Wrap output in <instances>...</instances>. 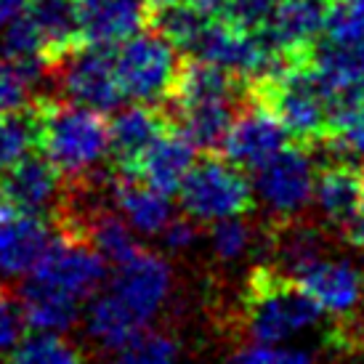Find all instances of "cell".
Here are the masks:
<instances>
[{
  "label": "cell",
  "instance_id": "obj_5",
  "mask_svg": "<svg viewBox=\"0 0 364 364\" xmlns=\"http://www.w3.org/2000/svg\"><path fill=\"white\" fill-rule=\"evenodd\" d=\"M176 46L160 32H139L114 46V70L125 99L154 104L168 99L181 61Z\"/></svg>",
  "mask_w": 364,
  "mask_h": 364
},
{
  "label": "cell",
  "instance_id": "obj_15",
  "mask_svg": "<svg viewBox=\"0 0 364 364\" xmlns=\"http://www.w3.org/2000/svg\"><path fill=\"white\" fill-rule=\"evenodd\" d=\"M82 46H120L152 21L149 0H75Z\"/></svg>",
  "mask_w": 364,
  "mask_h": 364
},
{
  "label": "cell",
  "instance_id": "obj_31",
  "mask_svg": "<svg viewBox=\"0 0 364 364\" xmlns=\"http://www.w3.org/2000/svg\"><path fill=\"white\" fill-rule=\"evenodd\" d=\"M279 0H226L223 6V19H229L234 27L247 32H258L272 19Z\"/></svg>",
  "mask_w": 364,
  "mask_h": 364
},
{
  "label": "cell",
  "instance_id": "obj_1",
  "mask_svg": "<svg viewBox=\"0 0 364 364\" xmlns=\"http://www.w3.org/2000/svg\"><path fill=\"white\" fill-rule=\"evenodd\" d=\"M32 107L41 131L38 152L46 154L67 181L91 178L109 154V122L104 120V112L51 96H38Z\"/></svg>",
  "mask_w": 364,
  "mask_h": 364
},
{
  "label": "cell",
  "instance_id": "obj_30",
  "mask_svg": "<svg viewBox=\"0 0 364 364\" xmlns=\"http://www.w3.org/2000/svg\"><path fill=\"white\" fill-rule=\"evenodd\" d=\"M226 364H314V354L306 348H284L274 343H255L237 348Z\"/></svg>",
  "mask_w": 364,
  "mask_h": 364
},
{
  "label": "cell",
  "instance_id": "obj_7",
  "mask_svg": "<svg viewBox=\"0 0 364 364\" xmlns=\"http://www.w3.org/2000/svg\"><path fill=\"white\" fill-rule=\"evenodd\" d=\"M314 162L301 144H287L255 171V192L277 221L298 218L314 203Z\"/></svg>",
  "mask_w": 364,
  "mask_h": 364
},
{
  "label": "cell",
  "instance_id": "obj_8",
  "mask_svg": "<svg viewBox=\"0 0 364 364\" xmlns=\"http://www.w3.org/2000/svg\"><path fill=\"white\" fill-rule=\"evenodd\" d=\"M53 70L59 91L70 102L109 112L125 99L114 70V46H80Z\"/></svg>",
  "mask_w": 364,
  "mask_h": 364
},
{
  "label": "cell",
  "instance_id": "obj_37",
  "mask_svg": "<svg viewBox=\"0 0 364 364\" xmlns=\"http://www.w3.org/2000/svg\"><path fill=\"white\" fill-rule=\"evenodd\" d=\"M171 3H178V0H149L152 9H160V6H171Z\"/></svg>",
  "mask_w": 364,
  "mask_h": 364
},
{
  "label": "cell",
  "instance_id": "obj_17",
  "mask_svg": "<svg viewBox=\"0 0 364 364\" xmlns=\"http://www.w3.org/2000/svg\"><path fill=\"white\" fill-rule=\"evenodd\" d=\"M364 194V168L348 160H333L316 173L314 205L322 215V223L333 232H343L354 218Z\"/></svg>",
  "mask_w": 364,
  "mask_h": 364
},
{
  "label": "cell",
  "instance_id": "obj_22",
  "mask_svg": "<svg viewBox=\"0 0 364 364\" xmlns=\"http://www.w3.org/2000/svg\"><path fill=\"white\" fill-rule=\"evenodd\" d=\"M19 304L27 327L41 330V333H67V330H72L77 316H80L82 306L80 301L53 290L48 284L35 282L30 277L21 284Z\"/></svg>",
  "mask_w": 364,
  "mask_h": 364
},
{
  "label": "cell",
  "instance_id": "obj_25",
  "mask_svg": "<svg viewBox=\"0 0 364 364\" xmlns=\"http://www.w3.org/2000/svg\"><path fill=\"white\" fill-rule=\"evenodd\" d=\"M6 364H85V356L77 346L61 338V333L35 330L14 346Z\"/></svg>",
  "mask_w": 364,
  "mask_h": 364
},
{
  "label": "cell",
  "instance_id": "obj_18",
  "mask_svg": "<svg viewBox=\"0 0 364 364\" xmlns=\"http://www.w3.org/2000/svg\"><path fill=\"white\" fill-rule=\"evenodd\" d=\"M269 237L274 266L293 279L322 261L324 255H330V226L306 221L304 215L277 221Z\"/></svg>",
  "mask_w": 364,
  "mask_h": 364
},
{
  "label": "cell",
  "instance_id": "obj_27",
  "mask_svg": "<svg viewBox=\"0 0 364 364\" xmlns=\"http://www.w3.org/2000/svg\"><path fill=\"white\" fill-rule=\"evenodd\" d=\"M324 146L335 160H348L364 168V109L338 117Z\"/></svg>",
  "mask_w": 364,
  "mask_h": 364
},
{
  "label": "cell",
  "instance_id": "obj_10",
  "mask_svg": "<svg viewBox=\"0 0 364 364\" xmlns=\"http://www.w3.org/2000/svg\"><path fill=\"white\" fill-rule=\"evenodd\" d=\"M46 154H27L0 176V205L27 213H56L70 183Z\"/></svg>",
  "mask_w": 364,
  "mask_h": 364
},
{
  "label": "cell",
  "instance_id": "obj_33",
  "mask_svg": "<svg viewBox=\"0 0 364 364\" xmlns=\"http://www.w3.org/2000/svg\"><path fill=\"white\" fill-rule=\"evenodd\" d=\"M160 237L168 250L183 253V250H189V247L197 242L200 232H197V226H194V218L186 215V218H173V221L168 223V229H165Z\"/></svg>",
  "mask_w": 364,
  "mask_h": 364
},
{
  "label": "cell",
  "instance_id": "obj_12",
  "mask_svg": "<svg viewBox=\"0 0 364 364\" xmlns=\"http://www.w3.org/2000/svg\"><path fill=\"white\" fill-rule=\"evenodd\" d=\"M287 141L290 133L284 131L282 122L269 109H263L261 104L247 99L223 136L221 152L226 160L237 162L240 168L258 171L263 162L282 152Z\"/></svg>",
  "mask_w": 364,
  "mask_h": 364
},
{
  "label": "cell",
  "instance_id": "obj_2",
  "mask_svg": "<svg viewBox=\"0 0 364 364\" xmlns=\"http://www.w3.org/2000/svg\"><path fill=\"white\" fill-rule=\"evenodd\" d=\"M322 306L277 266H255L242 290L240 322L253 343H282L316 327Z\"/></svg>",
  "mask_w": 364,
  "mask_h": 364
},
{
  "label": "cell",
  "instance_id": "obj_26",
  "mask_svg": "<svg viewBox=\"0 0 364 364\" xmlns=\"http://www.w3.org/2000/svg\"><path fill=\"white\" fill-rule=\"evenodd\" d=\"M0 53L11 56V59L38 61V64L51 67V61H48V43L43 38V30L38 27L35 16L27 9L0 30Z\"/></svg>",
  "mask_w": 364,
  "mask_h": 364
},
{
  "label": "cell",
  "instance_id": "obj_34",
  "mask_svg": "<svg viewBox=\"0 0 364 364\" xmlns=\"http://www.w3.org/2000/svg\"><path fill=\"white\" fill-rule=\"evenodd\" d=\"M333 343L343 351H362L364 354V316H346L343 322L335 327Z\"/></svg>",
  "mask_w": 364,
  "mask_h": 364
},
{
  "label": "cell",
  "instance_id": "obj_9",
  "mask_svg": "<svg viewBox=\"0 0 364 364\" xmlns=\"http://www.w3.org/2000/svg\"><path fill=\"white\" fill-rule=\"evenodd\" d=\"M330 0H279L272 19L263 24V41L287 64H306L324 32Z\"/></svg>",
  "mask_w": 364,
  "mask_h": 364
},
{
  "label": "cell",
  "instance_id": "obj_19",
  "mask_svg": "<svg viewBox=\"0 0 364 364\" xmlns=\"http://www.w3.org/2000/svg\"><path fill=\"white\" fill-rule=\"evenodd\" d=\"M82 324H85V338L93 346H99L102 351H114V354L133 343L141 333H146L141 316L112 290L93 295V301L85 309Z\"/></svg>",
  "mask_w": 364,
  "mask_h": 364
},
{
  "label": "cell",
  "instance_id": "obj_23",
  "mask_svg": "<svg viewBox=\"0 0 364 364\" xmlns=\"http://www.w3.org/2000/svg\"><path fill=\"white\" fill-rule=\"evenodd\" d=\"M38 146H41V131L32 104L16 112H0V176Z\"/></svg>",
  "mask_w": 364,
  "mask_h": 364
},
{
  "label": "cell",
  "instance_id": "obj_36",
  "mask_svg": "<svg viewBox=\"0 0 364 364\" xmlns=\"http://www.w3.org/2000/svg\"><path fill=\"white\" fill-rule=\"evenodd\" d=\"M27 6H30L27 0H0V30H3L9 21L16 19Z\"/></svg>",
  "mask_w": 364,
  "mask_h": 364
},
{
  "label": "cell",
  "instance_id": "obj_21",
  "mask_svg": "<svg viewBox=\"0 0 364 364\" xmlns=\"http://www.w3.org/2000/svg\"><path fill=\"white\" fill-rule=\"evenodd\" d=\"M112 205L120 210V215L131 223L133 229L144 237H157L168 229L173 215L171 194L157 192L154 186L139 181V178H125L114 176L112 181Z\"/></svg>",
  "mask_w": 364,
  "mask_h": 364
},
{
  "label": "cell",
  "instance_id": "obj_35",
  "mask_svg": "<svg viewBox=\"0 0 364 364\" xmlns=\"http://www.w3.org/2000/svg\"><path fill=\"white\" fill-rule=\"evenodd\" d=\"M341 234H343L346 242L354 245L356 250L364 253V194H362V203H359V208L354 213V218L346 223V229Z\"/></svg>",
  "mask_w": 364,
  "mask_h": 364
},
{
  "label": "cell",
  "instance_id": "obj_20",
  "mask_svg": "<svg viewBox=\"0 0 364 364\" xmlns=\"http://www.w3.org/2000/svg\"><path fill=\"white\" fill-rule=\"evenodd\" d=\"M194 152H197V146L183 136L178 125H173L141 157L133 178L149 183L162 194H178L183 178L189 176L194 165Z\"/></svg>",
  "mask_w": 364,
  "mask_h": 364
},
{
  "label": "cell",
  "instance_id": "obj_11",
  "mask_svg": "<svg viewBox=\"0 0 364 364\" xmlns=\"http://www.w3.org/2000/svg\"><path fill=\"white\" fill-rule=\"evenodd\" d=\"M173 125L176 120L154 104L139 102L117 112L109 122V160L114 176L133 178L141 157Z\"/></svg>",
  "mask_w": 364,
  "mask_h": 364
},
{
  "label": "cell",
  "instance_id": "obj_24",
  "mask_svg": "<svg viewBox=\"0 0 364 364\" xmlns=\"http://www.w3.org/2000/svg\"><path fill=\"white\" fill-rule=\"evenodd\" d=\"M46 64L11 59L0 53V112H16L30 107L38 93L35 85L43 80Z\"/></svg>",
  "mask_w": 364,
  "mask_h": 364
},
{
  "label": "cell",
  "instance_id": "obj_16",
  "mask_svg": "<svg viewBox=\"0 0 364 364\" xmlns=\"http://www.w3.org/2000/svg\"><path fill=\"white\" fill-rule=\"evenodd\" d=\"M295 279L322 306L324 314H333L338 319L354 316L364 304V272L346 258L324 255Z\"/></svg>",
  "mask_w": 364,
  "mask_h": 364
},
{
  "label": "cell",
  "instance_id": "obj_32",
  "mask_svg": "<svg viewBox=\"0 0 364 364\" xmlns=\"http://www.w3.org/2000/svg\"><path fill=\"white\" fill-rule=\"evenodd\" d=\"M24 311L21 304L14 301L9 290L0 287V359L6 362V356L14 351V346L19 343L21 327H24Z\"/></svg>",
  "mask_w": 364,
  "mask_h": 364
},
{
  "label": "cell",
  "instance_id": "obj_4",
  "mask_svg": "<svg viewBox=\"0 0 364 364\" xmlns=\"http://www.w3.org/2000/svg\"><path fill=\"white\" fill-rule=\"evenodd\" d=\"M178 197L183 213L194 221L215 223L247 215L255 208V186L245 176V168L215 152H208L200 162H194Z\"/></svg>",
  "mask_w": 364,
  "mask_h": 364
},
{
  "label": "cell",
  "instance_id": "obj_13",
  "mask_svg": "<svg viewBox=\"0 0 364 364\" xmlns=\"http://www.w3.org/2000/svg\"><path fill=\"white\" fill-rule=\"evenodd\" d=\"M173 269L160 253L141 250L131 261L114 266L109 279V290L117 293L141 316L144 324H149L162 311V306L171 295Z\"/></svg>",
  "mask_w": 364,
  "mask_h": 364
},
{
  "label": "cell",
  "instance_id": "obj_29",
  "mask_svg": "<svg viewBox=\"0 0 364 364\" xmlns=\"http://www.w3.org/2000/svg\"><path fill=\"white\" fill-rule=\"evenodd\" d=\"M114 364H178V343L165 333H141L117 351Z\"/></svg>",
  "mask_w": 364,
  "mask_h": 364
},
{
  "label": "cell",
  "instance_id": "obj_3",
  "mask_svg": "<svg viewBox=\"0 0 364 364\" xmlns=\"http://www.w3.org/2000/svg\"><path fill=\"white\" fill-rule=\"evenodd\" d=\"M247 99L269 109L290 133V141L311 149L324 144L333 128V107L311 61L287 64L247 82Z\"/></svg>",
  "mask_w": 364,
  "mask_h": 364
},
{
  "label": "cell",
  "instance_id": "obj_6",
  "mask_svg": "<svg viewBox=\"0 0 364 364\" xmlns=\"http://www.w3.org/2000/svg\"><path fill=\"white\" fill-rule=\"evenodd\" d=\"M30 279L48 284L82 304L85 298L96 295V290L107 279V261L82 237L56 229L48 250L32 269Z\"/></svg>",
  "mask_w": 364,
  "mask_h": 364
},
{
  "label": "cell",
  "instance_id": "obj_28",
  "mask_svg": "<svg viewBox=\"0 0 364 364\" xmlns=\"http://www.w3.org/2000/svg\"><path fill=\"white\" fill-rule=\"evenodd\" d=\"M253 240H255L253 226H250L247 221H242V215L215 221V223H213V229H210L213 255H215L218 261H223V263L240 261V258L250 250Z\"/></svg>",
  "mask_w": 364,
  "mask_h": 364
},
{
  "label": "cell",
  "instance_id": "obj_14",
  "mask_svg": "<svg viewBox=\"0 0 364 364\" xmlns=\"http://www.w3.org/2000/svg\"><path fill=\"white\" fill-rule=\"evenodd\" d=\"M53 234L51 223L38 213L0 205V279L30 277Z\"/></svg>",
  "mask_w": 364,
  "mask_h": 364
}]
</instances>
